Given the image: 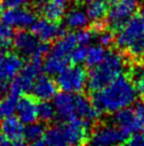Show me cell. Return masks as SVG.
Listing matches in <instances>:
<instances>
[{"instance_id":"5bb4252c","label":"cell","mask_w":144,"mask_h":146,"mask_svg":"<svg viewBox=\"0 0 144 146\" xmlns=\"http://www.w3.org/2000/svg\"><path fill=\"white\" fill-rule=\"evenodd\" d=\"M36 14L26 7L8 9L1 13V21L10 28L26 29L35 21Z\"/></svg>"},{"instance_id":"d4e9b609","label":"cell","mask_w":144,"mask_h":146,"mask_svg":"<svg viewBox=\"0 0 144 146\" xmlns=\"http://www.w3.org/2000/svg\"><path fill=\"white\" fill-rule=\"evenodd\" d=\"M56 117L55 108L49 100H39L37 102V119L44 124L52 122Z\"/></svg>"},{"instance_id":"d590c367","label":"cell","mask_w":144,"mask_h":146,"mask_svg":"<svg viewBox=\"0 0 144 146\" xmlns=\"http://www.w3.org/2000/svg\"><path fill=\"white\" fill-rule=\"evenodd\" d=\"M3 12V5H2V3L0 2V14Z\"/></svg>"},{"instance_id":"8d00e7d4","label":"cell","mask_w":144,"mask_h":146,"mask_svg":"<svg viewBox=\"0 0 144 146\" xmlns=\"http://www.w3.org/2000/svg\"><path fill=\"white\" fill-rule=\"evenodd\" d=\"M3 54H4V53H2L1 51H0V62H1V60H2V58H3Z\"/></svg>"},{"instance_id":"d6a6232c","label":"cell","mask_w":144,"mask_h":146,"mask_svg":"<svg viewBox=\"0 0 144 146\" xmlns=\"http://www.w3.org/2000/svg\"><path fill=\"white\" fill-rule=\"evenodd\" d=\"M46 142L43 141V140H38V141H35V142H31L29 146H46Z\"/></svg>"},{"instance_id":"83f0119b","label":"cell","mask_w":144,"mask_h":146,"mask_svg":"<svg viewBox=\"0 0 144 146\" xmlns=\"http://www.w3.org/2000/svg\"><path fill=\"white\" fill-rule=\"evenodd\" d=\"M87 50H88V45H77V46H75L74 49L70 53V56H69L70 62L74 63V64H81V63L85 62Z\"/></svg>"},{"instance_id":"4316f807","label":"cell","mask_w":144,"mask_h":146,"mask_svg":"<svg viewBox=\"0 0 144 146\" xmlns=\"http://www.w3.org/2000/svg\"><path fill=\"white\" fill-rule=\"evenodd\" d=\"M13 34L12 28L4 24L2 21H0V51L8 49L13 44Z\"/></svg>"},{"instance_id":"ffe728a7","label":"cell","mask_w":144,"mask_h":146,"mask_svg":"<svg viewBox=\"0 0 144 146\" xmlns=\"http://www.w3.org/2000/svg\"><path fill=\"white\" fill-rule=\"evenodd\" d=\"M65 26L70 30L85 29L90 23L87 12L79 7H73L64 15Z\"/></svg>"},{"instance_id":"f1b7e54d","label":"cell","mask_w":144,"mask_h":146,"mask_svg":"<svg viewBox=\"0 0 144 146\" xmlns=\"http://www.w3.org/2000/svg\"><path fill=\"white\" fill-rule=\"evenodd\" d=\"M121 146H144V131L132 134Z\"/></svg>"},{"instance_id":"2e32d148","label":"cell","mask_w":144,"mask_h":146,"mask_svg":"<svg viewBox=\"0 0 144 146\" xmlns=\"http://www.w3.org/2000/svg\"><path fill=\"white\" fill-rule=\"evenodd\" d=\"M17 117L22 124H31L36 122L37 119V100L35 98L28 95L22 94L18 98L16 107Z\"/></svg>"},{"instance_id":"7402d4cb","label":"cell","mask_w":144,"mask_h":146,"mask_svg":"<svg viewBox=\"0 0 144 146\" xmlns=\"http://www.w3.org/2000/svg\"><path fill=\"white\" fill-rule=\"evenodd\" d=\"M69 62H70L69 60L62 59V58H58L47 52V56L45 58L44 64H43V68L49 76H56L66 66H68Z\"/></svg>"},{"instance_id":"8992f818","label":"cell","mask_w":144,"mask_h":146,"mask_svg":"<svg viewBox=\"0 0 144 146\" xmlns=\"http://www.w3.org/2000/svg\"><path fill=\"white\" fill-rule=\"evenodd\" d=\"M14 48L21 58L40 61L48 52V44L39 41L31 31L20 30L13 37Z\"/></svg>"},{"instance_id":"74e56055","label":"cell","mask_w":144,"mask_h":146,"mask_svg":"<svg viewBox=\"0 0 144 146\" xmlns=\"http://www.w3.org/2000/svg\"><path fill=\"white\" fill-rule=\"evenodd\" d=\"M80 1H83V2H89V1H91V0H80ZM109 1H111V0H109Z\"/></svg>"},{"instance_id":"ba28073f","label":"cell","mask_w":144,"mask_h":146,"mask_svg":"<svg viewBox=\"0 0 144 146\" xmlns=\"http://www.w3.org/2000/svg\"><path fill=\"white\" fill-rule=\"evenodd\" d=\"M128 137L113 123H96L87 143L91 146H121Z\"/></svg>"},{"instance_id":"4fadbf2b","label":"cell","mask_w":144,"mask_h":146,"mask_svg":"<svg viewBox=\"0 0 144 146\" xmlns=\"http://www.w3.org/2000/svg\"><path fill=\"white\" fill-rule=\"evenodd\" d=\"M112 123L127 137H130L132 134L140 131H144L143 124L140 121L137 112L135 109H132L129 107L116 112Z\"/></svg>"},{"instance_id":"52a82bcc","label":"cell","mask_w":144,"mask_h":146,"mask_svg":"<svg viewBox=\"0 0 144 146\" xmlns=\"http://www.w3.org/2000/svg\"><path fill=\"white\" fill-rule=\"evenodd\" d=\"M88 74L80 64L66 66L56 75L57 88L66 93H81L87 86Z\"/></svg>"},{"instance_id":"6da1fadb","label":"cell","mask_w":144,"mask_h":146,"mask_svg":"<svg viewBox=\"0 0 144 146\" xmlns=\"http://www.w3.org/2000/svg\"><path fill=\"white\" fill-rule=\"evenodd\" d=\"M139 93L130 74L124 73L103 89L91 93V102L99 113H116L128 108L137 100Z\"/></svg>"},{"instance_id":"9a60e30c","label":"cell","mask_w":144,"mask_h":146,"mask_svg":"<svg viewBox=\"0 0 144 146\" xmlns=\"http://www.w3.org/2000/svg\"><path fill=\"white\" fill-rule=\"evenodd\" d=\"M72 0H37L36 10L44 18L52 21H60L64 17L66 9Z\"/></svg>"},{"instance_id":"1f68e13d","label":"cell","mask_w":144,"mask_h":146,"mask_svg":"<svg viewBox=\"0 0 144 146\" xmlns=\"http://www.w3.org/2000/svg\"><path fill=\"white\" fill-rule=\"evenodd\" d=\"M0 146H14V142H11L3 134L0 133Z\"/></svg>"},{"instance_id":"f546056e","label":"cell","mask_w":144,"mask_h":146,"mask_svg":"<svg viewBox=\"0 0 144 146\" xmlns=\"http://www.w3.org/2000/svg\"><path fill=\"white\" fill-rule=\"evenodd\" d=\"M3 8L12 9V8H21L28 5L31 0H0Z\"/></svg>"},{"instance_id":"484cf974","label":"cell","mask_w":144,"mask_h":146,"mask_svg":"<svg viewBox=\"0 0 144 146\" xmlns=\"http://www.w3.org/2000/svg\"><path fill=\"white\" fill-rule=\"evenodd\" d=\"M105 53H106L105 47H103L102 45L96 44L93 45V46H90V47H88V50H87L85 63L89 67H93L103 60V58L105 57Z\"/></svg>"},{"instance_id":"603a6c76","label":"cell","mask_w":144,"mask_h":146,"mask_svg":"<svg viewBox=\"0 0 144 146\" xmlns=\"http://www.w3.org/2000/svg\"><path fill=\"white\" fill-rule=\"evenodd\" d=\"M19 95L14 94L12 92H8L4 96H2V99L0 100V116L8 117L12 116L16 112L17 102H18Z\"/></svg>"},{"instance_id":"e575fe53","label":"cell","mask_w":144,"mask_h":146,"mask_svg":"<svg viewBox=\"0 0 144 146\" xmlns=\"http://www.w3.org/2000/svg\"><path fill=\"white\" fill-rule=\"evenodd\" d=\"M140 59L142 60V70H143V73H144V53L142 54V57H141Z\"/></svg>"},{"instance_id":"3957f363","label":"cell","mask_w":144,"mask_h":146,"mask_svg":"<svg viewBox=\"0 0 144 146\" xmlns=\"http://www.w3.org/2000/svg\"><path fill=\"white\" fill-rule=\"evenodd\" d=\"M113 42L126 57L139 60L144 53V11L136 12L116 30Z\"/></svg>"},{"instance_id":"e0dca14e","label":"cell","mask_w":144,"mask_h":146,"mask_svg":"<svg viewBox=\"0 0 144 146\" xmlns=\"http://www.w3.org/2000/svg\"><path fill=\"white\" fill-rule=\"evenodd\" d=\"M57 91V85L52 78L47 75H39L36 78L32 88L33 97L36 100H50L54 98Z\"/></svg>"},{"instance_id":"44dd1931","label":"cell","mask_w":144,"mask_h":146,"mask_svg":"<svg viewBox=\"0 0 144 146\" xmlns=\"http://www.w3.org/2000/svg\"><path fill=\"white\" fill-rule=\"evenodd\" d=\"M107 10V0H91L88 2L86 12L90 21L96 24V23H102V21L106 17Z\"/></svg>"},{"instance_id":"8fae6325","label":"cell","mask_w":144,"mask_h":146,"mask_svg":"<svg viewBox=\"0 0 144 146\" xmlns=\"http://www.w3.org/2000/svg\"><path fill=\"white\" fill-rule=\"evenodd\" d=\"M22 66V58L17 53H4L0 62V96L10 90L11 82Z\"/></svg>"},{"instance_id":"7c38bea8","label":"cell","mask_w":144,"mask_h":146,"mask_svg":"<svg viewBox=\"0 0 144 146\" xmlns=\"http://www.w3.org/2000/svg\"><path fill=\"white\" fill-rule=\"evenodd\" d=\"M30 28H31V32L39 41L47 44L56 41L65 32L64 27L58 24V21H49L44 17L40 19H35Z\"/></svg>"},{"instance_id":"30bf717a","label":"cell","mask_w":144,"mask_h":146,"mask_svg":"<svg viewBox=\"0 0 144 146\" xmlns=\"http://www.w3.org/2000/svg\"><path fill=\"white\" fill-rule=\"evenodd\" d=\"M40 61L30 60L26 65L21 66L19 72L11 82L9 91L19 96L22 94H28L32 91L36 78L40 75Z\"/></svg>"},{"instance_id":"ab89813d","label":"cell","mask_w":144,"mask_h":146,"mask_svg":"<svg viewBox=\"0 0 144 146\" xmlns=\"http://www.w3.org/2000/svg\"><path fill=\"white\" fill-rule=\"evenodd\" d=\"M64 146H67V145H64Z\"/></svg>"},{"instance_id":"7a4b0ae2","label":"cell","mask_w":144,"mask_h":146,"mask_svg":"<svg viewBox=\"0 0 144 146\" xmlns=\"http://www.w3.org/2000/svg\"><path fill=\"white\" fill-rule=\"evenodd\" d=\"M53 106L55 108L56 117L63 122L82 119L90 124L96 122L100 116L91 100L81 93L62 92L56 94Z\"/></svg>"},{"instance_id":"836d02e7","label":"cell","mask_w":144,"mask_h":146,"mask_svg":"<svg viewBox=\"0 0 144 146\" xmlns=\"http://www.w3.org/2000/svg\"><path fill=\"white\" fill-rule=\"evenodd\" d=\"M14 146H27V145L24 144L21 141H19V142H14Z\"/></svg>"},{"instance_id":"ac0fdd59","label":"cell","mask_w":144,"mask_h":146,"mask_svg":"<svg viewBox=\"0 0 144 146\" xmlns=\"http://www.w3.org/2000/svg\"><path fill=\"white\" fill-rule=\"evenodd\" d=\"M77 45L80 44L77 42L75 32H69L66 33V34L64 33L62 36L56 40V42L52 46V48L49 51V53H51V54L56 56L58 58H62V59L69 60L70 53Z\"/></svg>"},{"instance_id":"f35d334b","label":"cell","mask_w":144,"mask_h":146,"mask_svg":"<svg viewBox=\"0 0 144 146\" xmlns=\"http://www.w3.org/2000/svg\"><path fill=\"white\" fill-rule=\"evenodd\" d=\"M83 146H91V145H89L88 143H86V144H84V145H83Z\"/></svg>"},{"instance_id":"4dcf8cb0","label":"cell","mask_w":144,"mask_h":146,"mask_svg":"<svg viewBox=\"0 0 144 146\" xmlns=\"http://www.w3.org/2000/svg\"><path fill=\"white\" fill-rule=\"evenodd\" d=\"M134 109L137 112V114H138V116H139V118H140V121L142 122L144 127V100L141 104L137 105L136 108H134Z\"/></svg>"},{"instance_id":"9c48e42d","label":"cell","mask_w":144,"mask_h":146,"mask_svg":"<svg viewBox=\"0 0 144 146\" xmlns=\"http://www.w3.org/2000/svg\"><path fill=\"white\" fill-rule=\"evenodd\" d=\"M138 11L137 0H111L106 14L108 29L116 31Z\"/></svg>"},{"instance_id":"5b68a950","label":"cell","mask_w":144,"mask_h":146,"mask_svg":"<svg viewBox=\"0 0 144 146\" xmlns=\"http://www.w3.org/2000/svg\"><path fill=\"white\" fill-rule=\"evenodd\" d=\"M89 125L82 119L56 124L46 129L45 142L49 146H83L89 139Z\"/></svg>"},{"instance_id":"cb8c5ba5","label":"cell","mask_w":144,"mask_h":146,"mask_svg":"<svg viewBox=\"0 0 144 146\" xmlns=\"http://www.w3.org/2000/svg\"><path fill=\"white\" fill-rule=\"evenodd\" d=\"M46 126L44 123H31L27 124V126L24 128V139L28 142H35L38 140H41L44 138Z\"/></svg>"},{"instance_id":"277c9868","label":"cell","mask_w":144,"mask_h":146,"mask_svg":"<svg viewBox=\"0 0 144 146\" xmlns=\"http://www.w3.org/2000/svg\"><path fill=\"white\" fill-rule=\"evenodd\" d=\"M127 57L120 50H108L103 60L91 67L88 73L87 86L90 92H96L109 84L122 74L127 73Z\"/></svg>"},{"instance_id":"d6986e66","label":"cell","mask_w":144,"mask_h":146,"mask_svg":"<svg viewBox=\"0 0 144 146\" xmlns=\"http://www.w3.org/2000/svg\"><path fill=\"white\" fill-rule=\"evenodd\" d=\"M24 125L18 117L8 116L3 117L0 123L1 133L11 142H19L24 139Z\"/></svg>"}]
</instances>
